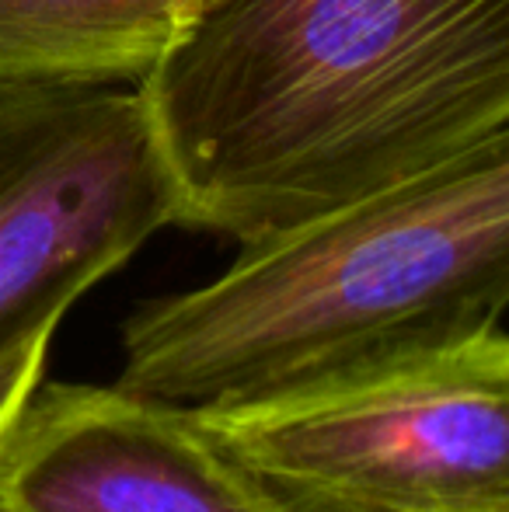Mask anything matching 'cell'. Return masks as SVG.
<instances>
[{
  "mask_svg": "<svg viewBox=\"0 0 509 512\" xmlns=\"http://www.w3.org/2000/svg\"><path fill=\"white\" fill-rule=\"evenodd\" d=\"M133 88L175 227L245 244L509 136V0H210Z\"/></svg>",
  "mask_w": 509,
  "mask_h": 512,
  "instance_id": "6da1fadb",
  "label": "cell"
},
{
  "mask_svg": "<svg viewBox=\"0 0 509 512\" xmlns=\"http://www.w3.org/2000/svg\"><path fill=\"white\" fill-rule=\"evenodd\" d=\"M509 307V136L363 203L245 241L203 286L143 300L116 384L234 405L461 342Z\"/></svg>",
  "mask_w": 509,
  "mask_h": 512,
  "instance_id": "7a4b0ae2",
  "label": "cell"
},
{
  "mask_svg": "<svg viewBox=\"0 0 509 512\" xmlns=\"http://www.w3.org/2000/svg\"><path fill=\"white\" fill-rule=\"evenodd\" d=\"M189 411L279 512H509L506 324Z\"/></svg>",
  "mask_w": 509,
  "mask_h": 512,
  "instance_id": "3957f363",
  "label": "cell"
},
{
  "mask_svg": "<svg viewBox=\"0 0 509 512\" xmlns=\"http://www.w3.org/2000/svg\"><path fill=\"white\" fill-rule=\"evenodd\" d=\"M175 220L136 88L0 84V352L60 328Z\"/></svg>",
  "mask_w": 509,
  "mask_h": 512,
  "instance_id": "277c9868",
  "label": "cell"
},
{
  "mask_svg": "<svg viewBox=\"0 0 509 512\" xmlns=\"http://www.w3.org/2000/svg\"><path fill=\"white\" fill-rule=\"evenodd\" d=\"M0 512H279L189 408L42 380L0 446Z\"/></svg>",
  "mask_w": 509,
  "mask_h": 512,
  "instance_id": "5b68a950",
  "label": "cell"
},
{
  "mask_svg": "<svg viewBox=\"0 0 509 512\" xmlns=\"http://www.w3.org/2000/svg\"><path fill=\"white\" fill-rule=\"evenodd\" d=\"M199 0H0V84H140Z\"/></svg>",
  "mask_w": 509,
  "mask_h": 512,
  "instance_id": "8992f818",
  "label": "cell"
},
{
  "mask_svg": "<svg viewBox=\"0 0 509 512\" xmlns=\"http://www.w3.org/2000/svg\"><path fill=\"white\" fill-rule=\"evenodd\" d=\"M56 328L35 331L21 338L18 345L0 352V446H4L11 425L18 422L21 408L35 394V387L46 380L49 345H53Z\"/></svg>",
  "mask_w": 509,
  "mask_h": 512,
  "instance_id": "52a82bcc",
  "label": "cell"
},
{
  "mask_svg": "<svg viewBox=\"0 0 509 512\" xmlns=\"http://www.w3.org/2000/svg\"><path fill=\"white\" fill-rule=\"evenodd\" d=\"M203 4H210V0H199V7H203Z\"/></svg>",
  "mask_w": 509,
  "mask_h": 512,
  "instance_id": "ba28073f",
  "label": "cell"
}]
</instances>
